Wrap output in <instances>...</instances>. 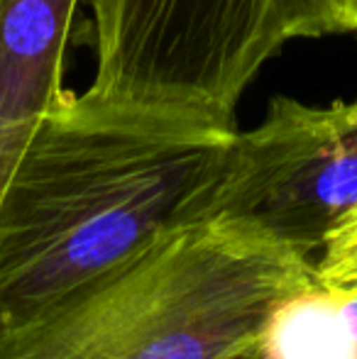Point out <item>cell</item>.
Here are the masks:
<instances>
[{
    "label": "cell",
    "instance_id": "1",
    "mask_svg": "<svg viewBox=\"0 0 357 359\" xmlns=\"http://www.w3.org/2000/svg\"><path fill=\"white\" fill-rule=\"evenodd\" d=\"M235 135L105 115L64 90L0 201V327L191 220Z\"/></svg>",
    "mask_w": 357,
    "mask_h": 359
},
{
    "label": "cell",
    "instance_id": "2",
    "mask_svg": "<svg viewBox=\"0 0 357 359\" xmlns=\"http://www.w3.org/2000/svg\"><path fill=\"white\" fill-rule=\"evenodd\" d=\"M316 259L243 217L167 227L8 327L0 359H235Z\"/></svg>",
    "mask_w": 357,
    "mask_h": 359
},
{
    "label": "cell",
    "instance_id": "3",
    "mask_svg": "<svg viewBox=\"0 0 357 359\" xmlns=\"http://www.w3.org/2000/svg\"><path fill=\"white\" fill-rule=\"evenodd\" d=\"M95 72L79 103L238 133V105L291 39L330 34L328 0H88Z\"/></svg>",
    "mask_w": 357,
    "mask_h": 359
},
{
    "label": "cell",
    "instance_id": "4",
    "mask_svg": "<svg viewBox=\"0 0 357 359\" xmlns=\"http://www.w3.org/2000/svg\"><path fill=\"white\" fill-rule=\"evenodd\" d=\"M357 208V100L318 108L276 95L264 120L238 130L194 217L230 215L264 227L316 259Z\"/></svg>",
    "mask_w": 357,
    "mask_h": 359
},
{
    "label": "cell",
    "instance_id": "5",
    "mask_svg": "<svg viewBox=\"0 0 357 359\" xmlns=\"http://www.w3.org/2000/svg\"><path fill=\"white\" fill-rule=\"evenodd\" d=\"M81 0H0V201L29 137L64 93Z\"/></svg>",
    "mask_w": 357,
    "mask_h": 359
},
{
    "label": "cell",
    "instance_id": "6",
    "mask_svg": "<svg viewBox=\"0 0 357 359\" xmlns=\"http://www.w3.org/2000/svg\"><path fill=\"white\" fill-rule=\"evenodd\" d=\"M257 352L262 359H357V318L345 288L314 284L279 301Z\"/></svg>",
    "mask_w": 357,
    "mask_h": 359
},
{
    "label": "cell",
    "instance_id": "7",
    "mask_svg": "<svg viewBox=\"0 0 357 359\" xmlns=\"http://www.w3.org/2000/svg\"><path fill=\"white\" fill-rule=\"evenodd\" d=\"M316 281L323 286L357 284V208L325 237L316 257Z\"/></svg>",
    "mask_w": 357,
    "mask_h": 359
},
{
    "label": "cell",
    "instance_id": "8",
    "mask_svg": "<svg viewBox=\"0 0 357 359\" xmlns=\"http://www.w3.org/2000/svg\"><path fill=\"white\" fill-rule=\"evenodd\" d=\"M330 34L357 32V0H328Z\"/></svg>",
    "mask_w": 357,
    "mask_h": 359
},
{
    "label": "cell",
    "instance_id": "9",
    "mask_svg": "<svg viewBox=\"0 0 357 359\" xmlns=\"http://www.w3.org/2000/svg\"><path fill=\"white\" fill-rule=\"evenodd\" d=\"M235 359H262V357H260V352H257V345H255V347H250L248 352H243V355H238V357H235Z\"/></svg>",
    "mask_w": 357,
    "mask_h": 359
}]
</instances>
